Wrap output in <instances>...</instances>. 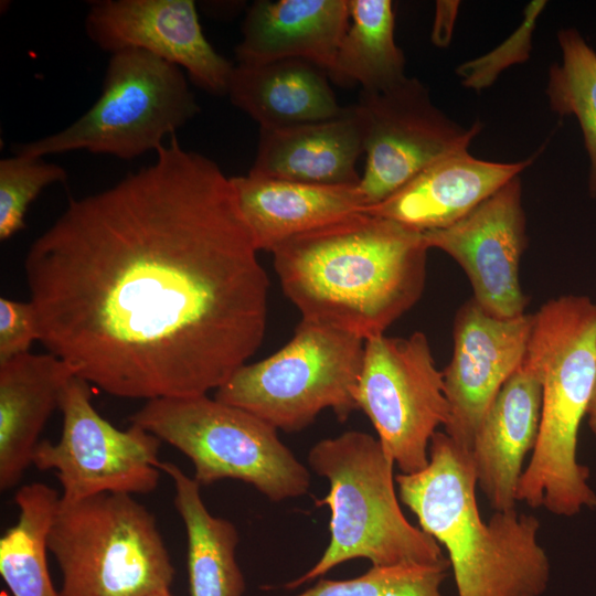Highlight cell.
Here are the masks:
<instances>
[{
  "instance_id": "obj_13",
  "label": "cell",
  "mask_w": 596,
  "mask_h": 596,
  "mask_svg": "<svg viewBox=\"0 0 596 596\" xmlns=\"http://www.w3.org/2000/svg\"><path fill=\"white\" fill-rule=\"evenodd\" d=\"M424 236L429 248L445 252L464 269L472 299L486 312L502 319L524 313L529 298L519 270L528 235L520 175L458 222Z\"/></svg>"
},
{
  "instance_id": "obj_16",
  "label": "cell",
  "mask_w": 596,
  "mask_h": 596,
  "mask_svg": "<svg viewBox=\"0 0 596 596\" xmlns=\"http://www.w3.org/2000/svg\"><path fill=\"white\" fill-rule=\"evenodd\" d=\"M536 157L493 162L471 156L468 149L457 150L435 160L391 196L362 211L423 233L441 230L520 175Z\"/></svg>"
},
{
  "instance_id": "obj_19",
  "label": "cell",
  "mask_w": 596,
  "mask_h": 596,
  "mask_svg": "<svg viewBox=\"0 0 596 596\" xmlns=\"http://www.w3.org/2000/svg\"><path fill=\"white\" fill-rule=\"evenodd\" d=\"M349 23V0H257L242 24L237 64L299 58L328 73Z\"/></svg>"
},
{
  "instance_id": "obj_18",
  "label": "cell",
  "mask_w": 596,
  "mask_h": 596,
  "mask_svg": "<svg viewBox=\"0 0 596 596\" xmlns=\"http://www.w3.org/2000/svg\"><path fill=\"white\" fill-rule=\"evenodd\" d=\"M362 153V120L353 105L327 120L259 128L248 174L312 184H359L355 164Z\"/></svg>"
},
{
  "instance_id": "obj_30",
  "label": "cell",
  "mask_w": 596,
  "mask_h": 596,
  "mask_svg": "<svg viewBox=\"0 0 596 596\" xmlns=\"http://www.w3.org/2000/svg\"><path fill=\"white\" fill-rule=\"evenodd\" d=\"M40 341L36 313L31 301L0 298V363L30 352Z\"/></svg>"
},
{
  "instance_id": "obj_32",
  "label": "cell",
  "mask_w": 596,
  "mask_h": 596,
  "mask_svg": "<svg viewBox=\"0 0 596 596\" xmlns=\"http://www.w3.org/2000/svg\"><path fill=\"white\" fill-rule=\"evenodd\" d=\"M586 416L588 426L596 437V374Z\"/></svg>"
},
{
  "instance_id": "obj_22",
  "label": "cell",
  "mask_w": 596,
  "mask_h": 596,
  "mask_svg": "<svg viewBox=\"0 0 596 596\" xmlns=\"http://www.w3.org/2000/svg\"><path fill=\"white\" fill-rule=\"evenodd\" d=\"M321 67L299 58L236 64L227 95L259 128H280L334 118L339 105Z\"/></svg>"
},
{
  "instance_id": "obj_31",
  "label": "cell",
  "mask_w": 596,
  "mask_h": 596,
  "mask_svg": "<svg viewBox=\"0 0 596 596\" xmlns=\"http://www.w3.org/2000/svg\"><path fill=\"white\" fill-rule=\"evenodd\" d=\"M457 2L438 1L433 41L437 45H444L450 38L451 26L455 21Z\"/></svg>"
},
{
  "instance_id": "obj_28",
  "label": "cell",
  "mask_w": 596,
  "mask_h": 596,
  "mask_svg": "<svg viewBox=\"0 0 596 596\" xmlns=\"http://www.w3.org/2000/svg\"><path fill=\"white\" fill-rule=\"evenodd\" d=\"M66 170L43 157L13 155L0 160V240L25 226L30 204L49 185L64 182Z\"/></svg>"
},
{
  "instance_id": "obj_25",
  "label": "cell",
  "mask_w": 596,
  "mask_h": 596,
  "mask_svg": "<svg viewBox=\"0 0 596 596\" xmlns=\"http://www.w3.org/2000/svg\"><path fill=\"white\" fill-rule=\"evenodd\" d=\"M60 494L50 486L32 482L14 496L15 524L0 539V575L13 596H60L47 565V536Z\"/></svg>"
},
{
  "instance_id": "obj_27",
  "label": "cell",
  "mask_w": 596,
  "mask_h": 596,
  "mask_svg": "<svg viewBox=\"0 0 596 596\" xmlns=\"http://www.w3.org/2000/svg\"><path fill=\"white\" fill-rule=\"evenodd\" d=\"M448 558L430 564L372 566L351 579H321L296 596H443Z\"/></svg>"
},
{
  "instance_id": "obj_9",
  "label": "cell",
  "mask_w": 596,
  "mask_h": 596,
  "mask_svg": "<svg viewBox=\"0 0 596 596\" xmlns=\"http://www.w3.org/2000/svg\"><path fill=\"white\" fill-rule=\"evenodd\" d=\"M364 340L301 319L294 337L274 354L238 368L214 398L242 408L276 429L300 432L330 408L345 421L359 409Z\"/></svg>"
},
{
  "instance_id": "obj_1",
  "label": "cell",
  "mask_w": 596,
  "mask_h": 596,
  "mask_svg": "<svg viewBox=\"0 0 596 596\" xmlns=\"http://www.w3.org/2000/svg\"><path fill=\"white\" fill-rule=\"evenodd\" d=\"M71 199L24 270L40 342L91 385L147 401L217 390L263 343L269 281L231 182L175 135Z\"/></svg>"
},
{
  "instance_id": "obj_21",
  "label": "cell",
  "mask_w": 596,
  "mask_h": 596,
  "mask_svg": "<svg viewBox=\"0 0 596 596\" xmlns=\"http://www.w3.org/2000/svg\"><path fill=\"white\" fill-rule=\"evenodd\" d=\"M240 210L258 251L364 209L359 184H312L258 178H231Z\"/></svg>"
},
{
  "instance_id": "obj_12",
  "label": "cell",
  "mask_w": 596,
  "mask_h": 596,
  "mask_svg": "<svg viewBox=\"0 0 596 596\" xmlns=\"http://www.w3.org/2000/svg\"><path fill=\"white\" fill-rule=\"evenodd\" d=\"M355 107L366 155L358 185L364 209L391 196L435 160L468 149L482 129L479 120L466 127L449 118L416 77L385 92H361Z\"/></svg>"
},
{
  "instance_id": "obj_14",
  "label": "cell",
  "mask_w": 596,
  "mask_h": 596,
  "mask_svg": "<svg viewBox=\"0 0 596 596\" xmlns=\"http://www.w3.org/2000/svg\"><path fill=\"white\" fill-rule=\"evenodd\" d=\"M84 26L102 51L149 52L181 67L207 93L227 95L235 65L205 38L193 0L92 1Z\"/></svg>"
},
{
  "instance_id": "obj_10",
  "label": "cell",
  "mask_w": 596,
  "mask_h": 596,
  "mask_svg": "<svg viewBox=\"0 0 596 596\" xmlns=\"http://www.w3.org/2000/svg\"><path fill=\"white\" fill-rule=\"evenodd\" d=\"M355 400L402 473L428 465L430 439L450 412L425 333L365 340Z\"/></svg>"
},
{
  "instance_id": "obj_24",
  "label": "cell",
  "mask_w": 596,
  "mask_h": 596,
  "mask_svg": "<svg viewBox=\"0 0 596 596\" xmlns=\"http://www.w3.org/2000/svg\"><path fill=\"white\" fill-rule=\"evenodd\" d=\"M350 23L328 76L338 85L380 93L404 82L405 56L395 42L391 0H349Z\"/></svg>"
},
{
  "instance_id": "obj_3",
  "label": "cell",
  "mask_w": 596,
  "mask_h": 596,
  "mask_svg": "<svg viewBox=\"0 0 596 596\" xmlns=\"http://www.w3.org/2000/svg\"><path fill=\"white\" fill-rule=\"evenodd\" d=\"M428 458L395 482L422 530L447 550L457 596H542L551 565L538 541L539 519L514 508L485 521L471 453L445 432L432 437Z\"/></svg>"
},
{
  "instance_id": "obj_26",
  "label": "cell",
  "mask_w": 596,
  "mask_h": 596,
  "mask_svg": "<svg viewBox=\"0 0 596 596\" xmlns=\"http://www.w3.org/2000/svg\"><path fill=\"white\" fill-rule=\"evenodd\" d=\"M562 60L549 70L551 109L577 118L589 157V195L596 200V53L575 29L557 33Z\"/></svg>"
},
{
  "instance_id": "obj_2",
  "label": "cell",
  "mask_w": 596,
  "mask_h": 596,
  "mask_svg": "<svg viewBox=\"0 0 596 596\" xmlns=\"http://www.w3.org/2000/svg\"><path fill=\"white\" fill-rule=\"evenodd\" d=\"M428 249L423 232L360 211L272 253L281 288L302 319L365 341L384 334L421 299Z\"/></svg>"
},
{
  "instance_id": "obj_17",
  "label": "cell",
  "mask_w": 596,
  "mask_h": 596,
  "mask_svg": "<svg viewBox=\"0 0 596 596\" xmlns=\"http://www.w3.org/2000/svg\"><path fill=\"white\" fill-rule=\"evenodd\" d=\"M542 384L523 361L505 381L476 434L471 457L477 483L494 511L515 508L523 462L538 440Z\"/></svg>"
},
{
  "instance_id": "obj_5",
  "label": "cell",
  "mask_w": 596,
  "mask_h": 596,
  "mask_svg": "<svg viewBox=\"0 0 596 596\" xmlns=\"http://www.w3.org/2000/svg\"><path fill=\"white\" fill-rule=\"evenodd\" d=\"M308 461L330 485L328 494L315 501L330 509V542L319 561L287 588L353 558H366L372 566L446 560L438 542L404 515L394 487L395 464L377 438L349 430L317 443Z\"/></svg>"
},
{
  "instance_id": "obj_20",
  "label": "cell",
  "mask_w": 596,
  "mask_h": 596,
  "mask_svg": "<svg viewBox=\"0 0 596 596\" xmlns=\"http://www.w3.org/2000/svg\"><path fill=\"white\" fill-rule=\"evenodd\" d=\"M75 374L52 353H25L0 363V489H11L32 465L40 434L60 408Z\"/></svg>"
},
{
  "instance_id": "obj_7",
  "label": "cell",
  "mask_w": 596,
  "mask_h": 596,
  "mask_svg": "<svg viewBox=\"0 0 596 596\" xmlns=\"http://www.w3.org/2000/svg\"><path fill=\"white\" fill-rule=\"evenodd\" d=\"M199 113L181 67L126 49L110 54L100 95L86 113L55 134L12 145V152L44 157L85 150L130 160L157 151Z\"/></svg>"
},
{
  "instance_id": "obj_4",
  "label": "cell",
  "mask_w": 596,
  "mask_h": 596,
  "mask_svg": "<svg viewBox=\"0 0 596 596\" xmlns=\"http://www.w3.org/2000/svg\"><path fill=\"white\" fill-rule=\"evenodd\" d=\"M524 362L539 376L542 415L521 476L518 501L572 517L596 509L589 469L577 461V435L596 374V304L587 296L550 299L534 313Z\"/></svg>"
},
{
  "instance_id": "obj_23",
  "label": "cell",
  "mask_w": 596,
  "mask_h": 596,
  "mask_svg": "<svg viewBox=\"0 0 596 596\" xmlns=\"http://www.w3.org/2000/svg\"><path fill=\"white\" fill-rule=\"evenodd\" d=\"M160 470L173 482L174 507L187 531L190 596H243L245 578L236 561L235 525L209 512L201 486L175 464L161 461Z\"/></svg>"
},
{
  "instance_id": "obj_6",
  "label": "cell",
  "mask_w": 596,
  "mask_h": 596,
  "mask_svg": "<svg viewBox=\"0 0 596 596\" xmlns=\"http://www.w3.org/2000/svg\"><path fill=\"white\" fill-rule=\"evenodd\" d=\"M60 596H149L175 570L155 515L134 496L105 492L58 502L47 536Z\"/></svg>"
},
{
  "instance_id": "obj_11",
  "label": "cell",
  "mask_w": 596,
  "mask_h": 596,
  "mask_svg": "<svg viewBox=\"0 0 596 596\" xmlns=\"http://www.w3.org/2000/svg\"><path fill=\"white\" fill-rule=\"evenodd\" d=\"M60 409L61 438L40 440L32 465L55 471L61 502L105 492L147 494L157 488L161 471L157 436L135 424L124 430L113 426L93 406L91 384L76 375L62 393Z\"/></svg>"
},
{
  "instance_id": "obj_8",
  "label": "cell",
  "mask_w": 596,
  "mask_h": 596,
  "mask_svg": "<svg viewBox=\"0 0 596 596\" xmlns=\"http://www.w3.org/2000/svg\"><path fill=\"white\" fill-rule=\"evenodd\" d=\"M129 421L185 455L194 479H237L279 502L307 493L308 469L262 418L207 394L147 401Z\"/></svg>"
},
{
  "instance_id": "obj_29",
  "label": "cell",
  "mask_w": 596,
  "mask_h": 596,
  "mask_svg": "<svg viewBox=\"0 0 596 596\" xmlns=\"http://www.w3.org/2000/svg\"><path fill=\"white\" fill-rule=\"evenodd\" d=\"M545 4L546 1L543 0L528 3L521 25L509 38L487 54L457 66L456 74L461 84L480 92L490 87L508 67L526 62L532 51V35L536 20Z\"/></svg>"
},
{
  "instance_id": "obj_33",
  "label": "cell",
  "mask_w": 596,
  "mask_h": 596,
  "mask_svg": "<svg viewBox=\"0 0 596 596\" xmlns=\"http://www.w3.org/2000/svg\"><path fill=\"white\" fill-rule=\"evenodd\" d=\"M149 596H174L170 589H161L150 594Z\"/></svg>"
},
{
  "instance_id": "obj_15",
  "label": "cell",
  "mask_w": 596,
  "mask_h": 596,
  "mask_svg": "<svg viewBox=\"0 0 596 596\" xmlns=\"http://www.w3.org/2000/svg\"><path fill=\"white\" fill-rule=\"evenodd\" d=\"M534 313L497 318L472 298L461 305L454 321V351L443 371L449 404L445 433L471 451L476 434L505 381L521 366Z\"/></svg>"
}]
</instances>
